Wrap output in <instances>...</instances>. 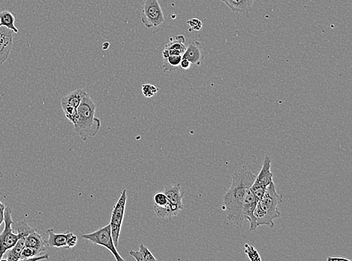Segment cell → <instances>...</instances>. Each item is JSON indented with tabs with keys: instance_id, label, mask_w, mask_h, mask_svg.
Returning <instances> with one entry per match:
<instances>
[{
	"instance_id": "6da1fadb",
	"label": "cell",
	"mask_w": 352,
	"mask_h": 261,
	"mask_svg": "<svg viewBox=\"0 0 352 261\" xmlns=\"http://www.w3.org/2000/svg\"><path fill=\"white\" fill-rule=\"evenodd\" d=\"M256 176L243 166L232 174L231 187L223 196V206L227 213L228 221L237 228H240L244 222L243 218V205L247 190L251 187Z\"/></svg>"
},
{
	"instance_id": "7a4b0ae2",
	"label": "cell",
	"mask_w": 352,
	"mask_h": 261,
	"mask_svg": "<svg viewBox=\"0 0 352 261\" xmlns=\"http://www.w3.org/2000/svg\"><path fill=\"white\" fill-rule=\"evenodd\" d=\"M77 110L78 120L74 125L76 133L79 135L82 141L95 137L101 127V121L95 117L96 105L87 91L83 95Z\"/></svg>"
},
{
	"instance_id": "3957f363",
	"label": "cell",
	"mask_w": 352,
	"mask_h": 261,
	"mask_svg": "<svg viewBox=\"0 0 352 261\" xmlns=\"http://www.w3.org/2000/svg\"><path fill=\"white\" fill-rule=\"evenodd\" d=\"M283 199V195L279 194L276 190L274 182H271L266 189L265 193L257 201L253 212L257 227L262 225L270 227L274 226L273 219L281 216L277 205L280 204Z\"/></svg>"
},
{
	"instance_id": "277c9868",
	"label": "cell",
	"mask_w": 352,
	"mask_h": 261,
	"mask_svg": "<svg viewBox=\"0 0 352 261\" xmlns=\"http://www.w3.org/2000/svg\"><path fill=\"white\" fill-rule=\"evenodd\" d=\"M141 8V19L144 27L150 29L164 24V14L158 0H143Z\"/></svg>"
},
{
	"instance_id": "5b68a950",
	"label": "cell",
	"mask_w": 352,
	"mask_h": 261,
	"mask_svg": "<svg viewBox=\"0 0 352 261\" xmlns=\"http://www.w3.org/2000/svg\"><path fill=\"white\" fill-rule=\"evenodd\" d=\"M81 238L87 239V240L90 241L92 243L95 244V245L104 246V248H106L112 253L116 261H125V259L122 258L121 255L118 253L117 247L114 245L112 235H111V225H110V224L103 226L101 229H98V230L94 232V233L82 235Z\"/></svg>"
},
{
	"instance_id": "8992f818",
	"label": "cell",
	"mask_w": 352,
	"mask_h": 261,
	"mask_svg": "<svg viewBox=\"0 0 352 261\" xmlns=\"http://www.w3.org/2000/svg\"><path fill=\"white\" fill-rule=\"evenodd\" d=\"M12 210L11 208L6 206L4 213L3 231L0 233V261H2L4 254L17 243L21 238L24 237L20 233H14L12 225L14 223L12 220ZM26 238V237H24Z\"/></svg>"
},
{
	"instance_id": "52a82bcc",
	"label": "cell",
	"mask_w": 352,
	"mask_h": 261,
	"mask_svg": "<svg viewBox=\"0 0 352 261\" xmlns=\"http://www.w3.org/2000/svg\"><path fill=\"white\" fill-rule=\"evenodd\" d=\"M127 201V189H124L122 191L119 198L118 201L116 203L111 213V235L116 247L118 245L119 239L121 233L122 225L124 222V215H125L126 205Z\"/></svg>"
},
{
	"instance_id": "ba28073f",
	"label": "cell",
	"mask_w": 352,
	"mask_h": 261,
	"mask_svg": "<svg viewBox=\"0 0 352 261\" xmlns=\"http://www.w3.org/2000/svg\"><path fill=\"white\" fill-rule=\"evenodd\" d=\"M273 173L270 171V159L268 155L264 157L261 170L253 182L251 189L255 196L257 199H260L265 193L266 189L271 182H273Z\"/></svg>"
},
{
	"instance_id": "9c48e42d",
	"label": "cell",
	"mask_w": 352,
	"mask_h": 261,
	"mask_svg": "<svg viewBox=\"0 0 352 261\" xmlns=\"http://www.w3.org/2000/svg\"><path fill=\"white\" fill-rule=\"evenodd\" d=\"M257 201L258 199L255 196L251 189L249 188L245 195L244 201H243V218L244 220H248L250 222V231H253L257 228L253 212Z\"/></svg>"
},
{
	"instance_id": "30bf717a",
	"label": "cell",
	"mask_w": 352,
	"mask_h": 261,
	"mask_svg": "<svg viewBox=\"0 0 352 261\" xmlns=\"http://www.w3.org/2000/svg\"><path fill=\"white\" fill-rule=\"evenodd\" d=\"M13 33L7 27H0V67L9 57L13 45Z\"/></svg>"
},
{
	"instance_id": "8fae6325",
	"label": "cell",
	"mask_w": 352,
	"mask_h": 261,
	"mask_svg": "<svg viewBox=\"0 0 352 261\" xmlns=\"http://www.w3.org/2000/svg\"><path fill=\"white\" fill-rule=\"evenodd\" d=\"M182 57L188 60L193 65H201L204 58L201 43L197 40H192Z\"/></svg>"
},
{
	"instance_id": "7c38bea8",
	"label": "cell",
	"mask_w": 352,
	"mask_h": 261,
	"mask_svg": "<svg viewBox=\"0 0 352 261\" xmlns=\"http://www.w3.org/2000/svg\"><path fill=\"white\" fill-rule=\"evenodd\" d=\"M226 4L230 9L235 14H244L245 16L250 17L252 6L255 0H220Z\"/></svg>"
},
{
	"instance_id": "4fadbf2b",
	"label": "cell",
	"mask_w": 352,
	"mask_h": 261,
	"mask_svg": "<svg viewBox=\"0 0 352 261\" xmlns=\"http://www.w3.org/2000/svg\"><path fill=\"white\" fill-rule=\"evenodd\" d=\"M25 247L32 248L43 255L50 247L48 241L45 240L37 232L33 231L26 237Z\"/></svg>"
},
{
	"instance_id": "5bb4252c",
	"label": "cell",
	"mask_w": 352,
	"mask_h": 261,
	"mask_svg": "<svg viewBox=\"0 0 352 261\" xmlns=\"http://www.w3.org/2000/svg\"><path fill=\"white\" fill-rule=\"evenodd\" d=\"M180 184H174V185H167L164 189V194L167 199V202L177 205L181 208H184L183 204V194L180 191Z\"/></svg>"
},
{
	"instance_id": "9a60e30c",
	"label": "cell",
	"mask_w": 352,
	"mask_h": 261,
	"mask_svg": "<svg viewBox=\"0 0 352 261\" xmlns=\"http://www.w3.org/2000/svg\"><path fill=\"white\" fill-rule=\"evenodd\" d=\"M182 209H183V208L169 203V202H167V204L164 206H157L156 204L154 206L156 215L160 219H170V218L177 216Z\"/></svg>"
},
{
	"instance_id": "2e32d148",
	"label": "cell",
	"mask_w": 352,
	"mask_h": 261,
	"mask_svg": "<svg viewBox=\"0 0 352 261\" xmlns=\"http://www.w3.org/2000/svg\"><path fill=\"white\" fill-rule=\"evenodd\" d=\"M26 238L22 237L9 250L4 254L2 261H18L21 259V253L25 248Z\"/></svg>"
},
{
	"instance_id": "e0dca14e",
	"label": "cell",
	"mask_w": 352,
	"mask_h": 261,
	"mask_svg": "<svg viewBox=\"0 0 352 261\" xmlns=\"http://www.w3.org/2000/svg\"><path fill=\"white\" fill-rule=\"evenodd\" d=\"M68 232L65 233H55L54 229H48L46 233L48 235V243L50 247H66Z\"/></svg>"
},
{
	"instance_id": "ac0fdd59",
	"label": "cell",
	"mask_w": 352,
	"mask_h": 261,
	"mask_svg": "<svg viewBox=\"0 0 352 261\" xmlns=\"http://www.w3.org/2000/svg\"><path fill=\"white\" fill-rule=\"evenodd\" d=\"M86 90L84 89H77L74 91L71 92L69 94L65 95L61 100V104H67L73 106L74 108H78L81 100H82L83 95L85 93Z\"/></svg>"
},
{
	"instance_id": "d6986e66",
	"label": "cell",
	"mask_w": 352,
	"mask_h": 261,
	"mask_svg": "<svg viewBox=\"0 0 352 261\" xmlns=\"http://www.w3.org/2000/svg\"><path fill=\"white\" fill-rule=\"evenodd\" d=\"M182 59V55H171L167 58L163 59V71L165 73L175 71L180 66Z\"/></svg>"
},
{
	"instance_id": "ffe728a7",
	"label": "cell",
	"mask_w": 352,
	"mask_h": 261,
	"mask_svg": "<svg viewBox=\"0 0 352 261\" xmlns=\"http://www.w3.org/2000/svg\"><path fill=\"white\" fill-rule=\"evenodd\" d=\"M185 41L186 39L184 36L178 35L174 37V38H171L169 42L166 44L164 48L167 50H178L183 54L185 51L186 48H187L185 45Z\"/></svg>"
},
{
	"instance_id": "44dd1931",
	"label": "cell",
	"mask_w": 352,
	"mask_h": 261,
	"mask_svg": "<svg viewBox=\"0 0 352 261\" xmlns=\"http://www.w3.org/2000/svg\"><path fill=\"white\" fill-rule=\"evenodd\" d=\"M61 106H62L63 110H64V114H65L66 118L74 125L77 120H78V117L77 108H74L73 106L67 104H61Z\"/></svg>"
},
{
	"instance_id": "7402d4cb",
	"label": "cell",
	"mask_w": 352,
	"mask_h": 261,
	"mask_svg": "<svg viewBox=\"0 0 352 261\" xmlns=\"http://www.w3.org/2000/svg\"><path fill=\"white\" fill-rule=\"evenodd\" d=\"M13 225H14V228L18 230V233H20L24 237H27L29 234L35 231V229L31 227L25 220L21 221L18 223H14Z\"/></svg>"
},
{
	"instance_id": "603a6c76",
	"label": "cell",
	"mask_w": 352,
	"mask_h": 261,
	"mask_svg": "<svg viewBox=\"0 0 352 261\" xmlns=\"http://www.w3.org/2000/svg\"><path fill=\"white\" fill-rule=\"evenodd\" d=\"M244 247L245 254L248 256V258L250 260V261H261V257H260V255H259L257 251L256 250V248L253 247V246H252V245H249V244L247 243L245 244Z\"/></svg>"
},
{
	"instance_id": "cb8c5ba5",
	"label": "cell",
	"mask_w": 352,
	"mask_h": 261,
	"mask_svg": "<svg viewBox=\"0 0 352 261\" xmlns=\"http://www.w3.org/2000/svg\"><path fill=\"white\" fill-rule=\"evenodd\" d=\"M141 90H142V94L144 97H147V98H151V97H154L157 94L159 88L156 86L152 85L150 84H143Z\"/></svg>"
},
{
	"instance_id": "d4e9b609",
	"label": "cell",
	"mask_w": 352,
	"mask_h": 261,
	"mask_svg": "<svg viewBox=\"0 0 352 261\" xmlns=\"http://www.w3.org/2000/svg\"><path fill=\"white\" fill-rule=\"evenodd\" d=\"M41 255V254H40L38 251L32 249V248L25 247L23 250L22 253H21L20 261H28L30 258Z\"/></svg>"
},
{
	"instance_id": "484cf974",
	"label": "cell",
	"mask_w": 352,
	"mask_h": 261,
	"mask_svg": "<svg viewBox=\"0 0 352 261\" xmlns=\"http://www.w3.org/2000/svg\"><path fill=\"white\" fill-rule=\"evenodd\" d=\"M140 252L144 258V261H156L157 258L154 257V255L150 252L148 248L146 247L145 245L141 244L139 246Z\"/></svg>"
},
{
	"instance_id": "4316f807",
	"label": "cell",
	"mask_w": 352,
	"mask_h": 261,
	"mask_svg": "<svg viewBox=\"0 0 352 261\" xmlns=\"http://www.w3.org/2000/svg\"><path fill=\"white\" fill-rule=\"evenodd\" d=\"M187 24H188L190 29H189V31H199L201 30L202 28V22H201L200 20L197 19V18H192V19L187 21Z\"/></svg>"
},
{
	"instance_id": "83f0119b",
	"label": "cell",
	"mask_w": 352,
	"mask_h": 261,
	"mask_svg": "<svg viewBox=\"0 0 352 261\" xmlns=\"http://www.w3.org/2000/svg\"><path fill=\"white\" fill-rule=\"evenodd\" d=\"M154 202H155V204L157 205V206H165L167 203L166 195L164 194V193H161V192L156 193L155 196H154Z\"/></svg>"
},
{
	"instance_id": "f1b7e54d",
	"label": "cell",
	"mask_w": 352,
	"mask_h": 261,
	"mask_svg": "<svg viewBox=\"0 0 352 261\" xmlns=\"http://www.w3.org/2000/svg\"><path fill=\"white\" fill-rule=\"evenodd\" d=\"M78 242V236L74 235V233L71 232H68V236H67L66 247L68 249L74 248Z\"/></svg>"
},
{
	"instance_id": "f546056e",
	"label": "cell",
	"mask_w": 352,
	"mask_h": 261,
	"mask_svg": "<svg viewBox=\"0 0 352 261\" xmlns=\"http://www.w3.org/2000/svg\"><path fill=\"white\" fill-rule=\"evenodd\" d=\"M3 177V173L2 171H0V180ZM6 206L0 201V226L4 222V213H5V209Z\"/></svg>"
},
{
	"instance_id": "4dcf8cb0",
	"label": "cell",
	"mask_w": 352,
	"mask_h": 261,
	"mask_svg": "<svg viewBox=\"0 0 352 261\" xmlns=\"http://www.w3.org/2000/svg\"><path fill=\"white\" fill-rule=\"evenodd\" d=\"M129 255H131V257H133L137 261H144V258H143L142 255H141L140 251L130 250Z\"/></svg>"
},
{
	"instance_id": "1f68e13d",
	"label": "cell",
	"mask_w": 352,
	"mask_h": 261,
	"mask_svg": "<svg viewBox=\"0 0 352 261\" xmlns=\"http://www.w3.org/2000/svg\"><path fill=\"white\" fill-rule=\"evenodd\" d=\"M192 64L187 59L183 58L182 59L181 62H180V66L181 67L182 69L183 70H189L191 67Z\"/></svg>"
},
{
	"instance_id": "d6a6232c",
	"label": "cell",
	"mask_w": 352,
	"mask_h": 261,
	"mask_svg": "<svg viewBox=\"0 0 352 261\" xmlns=\"http://www.w3.org/2000/svg\"><path fill=\"white\" fill-rule=\"evenodd\" d=\"M327 261H351L350 260L347 259V258H332V257H328L327 258Z\"/></svg>"
},
{
	"instance_id": "836d02e7",
	"label": "cell",
	"mask_w": 352,
	"mask_h": 261,
	"mask_svg": "<svg viewBox=\"0 0 352 261\" xmlns=\"http://www.w3.org/2000/svg\"><path fill=\"white\" fill-rule=\"evenodd\" d=\"M110 43L108 41H105V42L102 44V49L103 50H108L109 48Z\"/></svg>"
}]
</instances>
